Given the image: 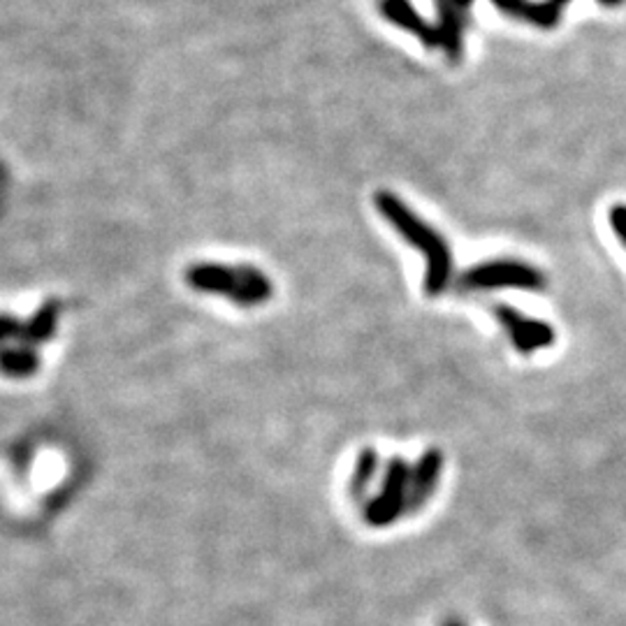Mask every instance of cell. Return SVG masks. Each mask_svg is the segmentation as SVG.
<instances>
[{
    "label": "cell",
    "instance_id": "6da1fadb",
    "mask_svg": "<svg viewBox=\"0 0 626 626\" xmlns=\"http://www.w3.org/2000/svg\"><path fill=\"white\" fill-rule=\"evenodd\" d=\"M374 207L380 218L386 220L409 247L425 255V293L430 297H436L446 291L453 278V253L443 235L432 228L428 220H422L407 202L390 191H376Z\"/></svg>",
    "mask_w": 626,
    "mask_h": 626
},
{
    "label": "cell",
    "instance_id": "7a4b0ae2",
    "mask_svg": "<svg viewBox=\"0 0 626 626\" xmlns=\"http://www.w3.org/2000/svg\"><path fill=\"white\" fill-rule=\"evenodd\" d=\"M186 284L207 295H220L239 307H260L274 295L272 278L253 265L195 262L186 270Z\"/></svg>",
    "mask_w": 626,
    "mask_h": 626
},
{
    "label": "cell",
    "instance_id": "3957f363",
    "mask_svg": "<svg viewBox=\"0 0 626 626\" xmlns=\"http://www.w3.org/2000/svg\"><path fill=\"white\" fill-rule=\"evenodd\" d=\"M501 288L538 293L545 288V274L538 268L530 265V262L515 258H497L464 270L459 276V291L488 293Z\"/></svg>",
    "mask_w": 626,
    "mask_h": 626
},
{
    "label": "cell",
    "instance_id": "277c9868",
    "mask_svg": "<svg viewBox=\"0 0 626 626\" xmlns=\"http://www.w3.org/2000/svg\"><path fill=\"white\" fill-rule=\"evenodd\" d=\"M409 482L411 464L401 457H392L383 469L380 490L376 497L365 501L362 517L376 530H386L409 511Z\"/></svg>",
    "mask_w": 626,
    "mask_h": 626
},
{
    "label": "cell",
    "instance_id": "5b68a950",
    "mask_svg": "<svg viewBox=\"0 0 626 626\" xmlns=\"http://www.w3.org/2000/svg\"><path fill=\"white\" fill-rule=\"evenodd\" d=\"M494 316L499 320V326L503 328V332L509 334L513 349L522 355H532L536 351L550 349L557 339V332L550 322L524 316L522 311L509 305H497Z\"/></svg>",
    "mask_w": 626,
    "mask_h": 626
},
{
    "label": "cell",
    "instance_id": "8992f818",
    "mask_svg": "<svg viewBox=\"0 0 626 626\" xmlns=\"http://www.w3.org/2000/svg\"><path fill=\"white\" fill-rule=\"evenodd\" d=\"M474 0H436L439 49L446 52L448 60L459 64L464 52V29L469 24V8Z\"/></svg>",
    "mask_w": 626,
    "mask_h": 626
},
{
    "label": "cell",
    "instance_id": "52a82bcc",
    "mask_svg": "<svg viewBox=\"0 0 626 626\" xmlns=\"http://www.w3.org/2000/svg\"><path fill=\"white\" fill-rule=\"evenodd\" d=\"M492 3L507 16L517 19V22H527L543 31H550L559 24L561 10L569 0H543V3H534V0H492ZM599 3L605 8H617L626 3V0H599Z\"/></svg>",
    "mask_w": 626,
    "mask_h": 626
},
{
    "label": "cell",
    "instance_id": "ba28073f",
    "mask_svg": "<svg viewBox=\"0 0 626 626\" xmlns=\"http://www.w3.org/2000/svg\"><path fill=\"white\" fill-rule=\"evenodd\" d=\"M443 453L439 448H430L422 453L411 467V482H409V511L407 515H418L428 507L430 499L436 494L441 474H443Z\"/></svg>",
    "mask_w": 626,
    "mask_h": 626
},
{
    "label": "cell",
    "instance_id": "9c48e42d",
    "mask_svg": "<svg viewBox=\"0 0 626 626\" xmlns=\"http://www.w3.org/2000/svg\"><path fill=\"white\" fill-rule=\"evenodd\" d=\"M378 10L390 24L413 33L428 49H439V35L434 24H428L425 19L416 12L411 0H380Z\"/></svg>",
    "mask_w": 626,
    "mask_h": 626
},
{
    "label": "cell",
    "instance_id": "30bf717a",
    "mask_svg": "<svg viewBox=\"0 0 626 626\" xmlns=\"http://www.w3.org/2000/svg\"><path fill=\"white\" fill-rule=\"evenodd\" d=\"M58 318H60V301L49 299L39 307L22 328V343L26 346H39V343H47L56 330H58Z\"/></svg>",
    "mask_w": 626,
    "mask_h": 626
},
{
    "label": "cell",
    "instance_id": "8fae6325",
    "mask_svg": "<svg viewBox=\"0 0 626 626\" xmlns=\"http://www.w3.org/2000/svg\"><path fill=\"white\" fill-rule=\"evenodd\" d=\"M39 369V355L33 346H3L0 349V374L8 378H31Z\"/></svg>",
    "mask_w": 626,
    "mask_h": 626
},
{
    "label": "cell",
    "instance_id": "7c38bea8",
    "mask_svg": "<svg viewBox=\"0 0 626 626\" xmlns=\"http://www.w3.org/2000/svg\"><path fill=\"white\" fill-rule=\"evenodd\" d=\"M380 471V455L376 448H362L357 453L355 459V467H353V476H351V485H349V492L353 497V501L362 503L372 488V482L376 480Z\"/></svg>",
    "mask_w": 626,
    "mask_h": 626
},
{
    "label": "cell",
    "instance_id": "4fadbf2b",
    "mask_svg": "<svg viewBox=\"0 0 626 626\" xmlns=\"http://www.w3.org/2000/svg\"><path fill=\"white\" fill-rule=\"evenodd\" d=\"M24 322L16 320L14 316L0 314V346H5L12 339H22Z\"/></svg>",
    "mask_w": 626,
    "mask_h": 626
},
{
    "label": "cell",
    "instance_id": "5bb4252c",
    "mask_svg": "<svg viewBox=\"0 0 626 626\" xmlns=\"http://www.w3.org/2000/svg\"><path fill=\"white\" fill-rule=\"evenodd\" d=\"M608 224L615 237L626 247V205H613L608 212Z\"/></svg>",
    "mask_w": 626,
    "mask_h": 626
},
{
    "label": "cell",
    "instance_id": "9a60e30c",
    "mask_svg": "<svg viewBox=\"0 0 626 626\" xmlns=\"http://www.w3.org/2000/svg\"><path fill=\"white\" fill-rule=\"evenodd\" d=\"M443 626H464V624H462L459 619H448V622H446V624H443Z\"/></svg>",
    "mask_w": 626,
    "mask_h": 626
}]
</instances>
